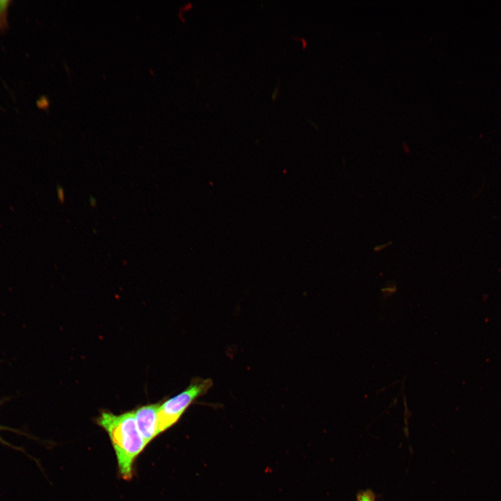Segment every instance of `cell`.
<instances>
[{"mask_svg": "<svg viewBox=\"0 0 501 501\" xmlns=\"http://www.w3.org/2000/svg\"><path fill=\"white\" fill-rule=\"evenodd\" d=\"M97 423L111 439L121 477L130 479L134 462L147 445L138 429L133 411L118 415L104 411L97 419Z\"/></svg>", "mask_w": 501, "mask_h": 501, "instance_id": "6da1fadb", "label": "cell"}, {"mask_svg": "<svg viewBox=\"0 0 501 501\" xmlns=\"http://www.w3.org/2000/svg\"><path fill=\"white\" fill-rule=\"evenodd\" d=\"M10 1H0V33H3L8 28L7 15Z\"/></svg>", "mask_w": 501, "mask_h": 501, "instance_id": "277c9868", "label": "cell"}, {"mask_svg": "<svg viewBox=\"0 0 501 501\" xmlns=\"http://www.w3.org/2000/svg\"><path fill=\"white\" fill-rule=\"evenodd\" d=\"M89 202L93 207H95L97 205V201H96L95 198H94L92 196H90L89 198Z\"/></svg>", "mask_w": 501, "mask_h": 501, "instance_id": "ba28073f", "label": "cell"}, {"mask_svg": "<svg viewBox=\"0 0 501 501\" xmlns=\"http://www.w3.org/2000/svg\"><path fill=\"white\" fill-rule=\"evenodd\" d=\"M160 404L142 406L133 411L138 429L148 445L158 434V411Z\"/></svg>", "mask_w": 501, "mask_h": 501, "instance_id": "3957f363", "label": "cell"}, {"mask_svg": "<svg viewBox=\"0 0 501 501\" xmlns=\"http://www.w3.org/2000/svg\"><path fill=\"white\" fill-rule=\"evenodd\" d=\"M57 194H58V198L60 202L62 203L64 202L65 194H64L63 189L61 186H58L57 188Z\"/></svg>", "mask_w": 501, "mask_h": 501, "instance_id": "52a82bcc", "label": "cell"}, {"mask_svg": "<svg viewBox=\"0 0 501 501\" xmlns=\"http://www.w3.org/2000/svg\"><path fill=\"white\" fill-rule=\"evenodd\" d=\"M212 383L211 379H193L186 389L162 403L158 411V434L173 426L196 399L208 392Z\"/></svg>", "mask_w": 501, "mask_h": 501, "instance_id": "7a4b0ae2", "label": "cell"}, {"mask_svg": "<svg viewBox=\"0 0 501 501\" xmlns=\"http://www.w3.org/2000/svg\"><path fill=\"white\" fill-rule=\"evenodd\" d=\"M49 105V101L46 96H42L37 101V106L39 109H45L48 108Z\"/></svg>", "mask_w": 501, "mask_h": 501, "instance_id": "8992f818", "label": "cell"}, {"mask_svg": "<svg viewBox=\"0 0 501 501\" xmlns=\"http://www.w3.org/2000/svg\"><path fill=\"white\" fill-rule=\"evenodd\" d=\"M356 501H375V499L370 492L365 491L358 496Z\"/></svg>", "mask_w": 501, "mask_h": 501, "instance_id": "5b68a950", "label": "cell"}]
</instances>
